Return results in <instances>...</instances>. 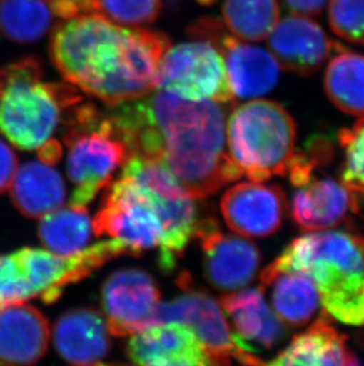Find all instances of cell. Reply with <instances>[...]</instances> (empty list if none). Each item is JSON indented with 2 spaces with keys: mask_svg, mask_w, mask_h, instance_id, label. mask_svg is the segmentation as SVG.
<instances>
[{
  "mask_svg": "<svg viewBox=\"0 0 364 366\" xmlns=\"http://www.w3.org/2000/svg\"><path fill=\"white\" fill-rule=\"evenodd\" d=\"M220 304L233 325L234 339L248 364L264 365L256 355V346L272 349L282 342L286 331L284 322L266 304L261 287L225 294Z\"/></svg>",
  "mask_w": 364,
  "mask_h": 366,
  "instance_id": "cell-14",
  "label": "cell"
},
{
  "mask_svg": "<svg viewBox=\"0 0 364 366\" xmlns=\"http://www.w3.org/2000/svg\"><path fill=\"white\" fill-rule=\"evenodd\" d=\"M36 297L19 252L0 256V310Z\"/></svg>",
  "mask_w": 364,
  "mask_h": 366,
  "instance_id": "cell-28",
  "label": "cell"
},
{
  "mask_svg": "<svg viewBox=\"0 0 364 366\" xmlns=\"http://www.w3.org/2000/svg\"><path fill=\"white\" fill-rule=\"evenodd\" d=\"M171 39L147 29H124L103 14L62 21L52 31L49 54L66 82L111 107L145 97Z\"/></svg>",
  "mask_w": 364,
  "mask_h": 366,
  "instance_id": "cell-2",
  "label": "cell"
},
{
  "mask_svg": "<svg viewBox=\"0 0 364 366\" xmlns=\"http://www.w3.org/2000/svg\"><path fill=\"white\" fill-rule=\"evenodd\" d=\"M347 335L333 327L327 315L306 331L295 335L270 365H358L360 360L348 349Z\"/></svg>",
  "mask_w": 364,
  "mask_h": 366,
  "instance_id": "cell-20",
  "label": "cell"
},
{
  "mask_svg": "<svg viewBox=\"0 0 364 366\" xmlns=\"http://www.w3.org/2000/svg\"><path fill=\"white\" fill-rule=\"evenodd\" d=\"M93 235H108L128 245L138 256L155 248L163 236L161 219L145 187L128 177L106 187L101 209L93 221Z\"/></svg>",
  "mask_w": 364,
  "mask_h": 366,
  "instance_id": "cell-7",
  "label": "cell"
},
{
  "mask_svg": "<svg viewBox=\"0 0 364 366\" xmlns=\"http://www.w3.org/2000/svg\"><path fill=\"white\" fill-rule=\"evenodd\" d=\"M102 14L117 24L141 26L151 24L161 12V0H100Z\"/></svg>",
  "mask_w": 364,
  "mask_h": 366,
  "instance_id": "cell-30",
  "label": "cell"
},
{
  "mask_svg": "<svg viewBox=\"0 0 364 366\" xmlns=\"http://www.w3.org/2000/svg\"><path fill=\"white\" fill-rule=\"evenodd\" d=\"M328 66L324 88L338 109L364 117V56L338 46Z\"/></svg>",
  "mask_w": 364,
  "mask_h": 366,
  "instance_id": "cell-23",
  "label": "cell"
},
{
  "mask_svg": "<svg viewBox=\"0 0 364 366\" xmlns=\"http://www.w3.org/2000/svg\"><path fill=\"white\" fill-rule=\"evenodd\" d=\"M194 236L201 242L205 275L214 288L233 292L255 279L261 262L255 243L223 234L213 218L199 219Z\"/></svg>",
  "mask_w": 364,
  "mask_h": 366,
  "instance_id": "cell-12",
  "label": "cell"
},
{
  "mask_svg": "<svg viewBox=\"0 0 364 366\" xmlns=\"http://www.w3.org/2000/svg\"><path fill=\"white\" fill-rule=\"evenodd\" d=\"M338 142L344 157L340 183L351 194L364 196V118L351 128L340 129Z\"/></svg>",
  "mask_w": 364,
  "mask_h": 366,
  "instance_id": "cell-27",
  "label": "cell"
},
{
  "mask_svg": "<svg viewBox=\"0 0 364 366\" xmlns=\"http://www.w3.org/2000/svg\"><path fill=\"white\" fill-rule=\"evenodd\" d=\"M48 320L37 308L18 304L0 310V365H31L48 351Z\"/></svg>",
  "mask_w": 364,
  "mask_h": 366,
  "instance_id": "cell-17",
  "label": "cell"
},
{
  "mask_svg": "<svg viewBox=\"0 0 364 366\" xmlns=\"http://www.w3.org/2000/svg\"><path fill=\"white\" fill-rule=\"evenodd\" d=\"M187 32L192 39L213 45L223 56L231 89L239 99L261 97L278 82L280 66L272 54L238 41L218 18H201Z\"/></svg>",
  "mask_w": 364,
  "mask_h": 366,
  "instance_id": "cell-9",
  "label": "cell"
},
{
  "mask_svg": "<svg viewBox=\"0 0 364 366\" xmlns=\"http://www.w3.org/2000/svg\"><path fill=\"white\" fill-rule=\"evenodd\" d=\"M52 14L45 0H1L0 30L19 44H31L49 31Z\"/></svg>",
  "mask_w": 364,
  "mask_h": 366,
  "instance_id": "cell-26",
  "label": "cell"
},
{
  "mask_svg": "<svg viewBox=\"0 0 364 366\" xmlns=\"http://www.w3.org/2000/svg\"><path fill=\"white\" fill-rule=\"evenodd\" d=\"M52 16L62 21L102 14L100 0H45Z\"/></svg>",
  "mask_w": 364,
  "mask_h": 366,
  "instance_id": "cell-32",
  "label": "cell"
},
{
  "mask_svg": "<svg viewBox=\"0 0 364 366\" xmlns=\"http://www.w3.org/2000/svg\"><path fill=\"white\" fill-rule=\"evenodd\" d=\"M113 107L110 122L128 154L165 163L194 199L243 176L225 149V112L219 102L187 100L165 90Z\"/></svg>",
  "mask_w": 364,
  "mask_h": 366,
  "instance_id": "cell-1",
  "label": "cell"
},
{
  "mask_svg": "<svg viewBox=\"0 0 364 366\" xmlns=\"http://www.w3.org/2000/svg\"><path fill=\"white\" fill-rule=\"evenodd\" d=\"M44 75L43 63L36 57H25L0 68V94L16 83L38 82Z\"/></svg>",
  "mask_w": 364,
  "mask_h": 366,
  "instance_id": "cell-31",
  "label": "cell"
},
{
  "mask_svg": "<svg viewBox=\"0 0 364 366\" xmlns=\"http://www.w3.org/2000/svg\"><path fill=\"white\" fill-rule=\"evenodd\" d=\"M340 45L303 14L284 18L268 35V49L279 66L298 75L317 73Z\"/></svg>",
  "mask_w": 364,
  "mask_h": 366,
  "instance_id": "cell-15",
  "label": "cell"
},
{
  "mask_svg": "<svg viewBox=\"0 0 364 366\" xmlns=\"http://www.w3.org/2000/svg\"><path fill=\"white\" fill-rule=\"evenodd\" d=\"M198 3L205 5V6H210L212 4L216 3V0H198Z\"/></svg>",
  "mask_w": 364,
  "mask_h": 366,
  "instance_id": "cell-36",
  "label": "cell"
},
{
  "mask_svg": "<svg viewBox=\"0 0 364 366\" xmlns=\"http://www.w3.org/2000/svg\"><path fill=\"white\" fill-rule=\"evenodd\" d=\"M278 0H225V25L238 39L259 41L268 37L279 21Z\"/></svg>",
  "mask_w": 364,
  "mask_h": 366,
  "instance_id": "cell-25",
  "label": "cell"
},
{
  "mask_svg": "<svg viewBox=\"0 0 364 366\" xmlns=\"http://www.w3.org/2000/svg\"><path fill=\"white\" fill-rule=\"evenodd\" d=\"M356 210L354 194L331 178H316L298 187L292 199V217L300 230L324 232L335 228Z\"/></svg>",
  "mask_w": 364,
  "mask_h": 366,
  "instance_id": "cell-19",
  "label": "cell"
},
{
  "mask_svg": "<svg viewBox=\"0 0 364 366\" xmlns=\"http://www.w3.org/2000/svg\"><path fill=\"white\" fill-rule=\"evenodd\" d=\"M17 169L18 159L14 149L0 140V194L11 187Z\"/></svg>",
  "mask_w": 364,
  "mask_h": 366,
  "instance_id": "cell-33",
  "label": "cell"
},
{
  "mask_svg": "<svg viewBox=\"0 0 364 366\" xmlns=\"http://www.w3.org/2000/svg\"><path fill=\"white\" fill-rule=\"evenodd\" d=\"M81 102L69 83H16L0 94V132L18 149H39Z\"/></svg>",
  "mask_w": 364,
  "mask_h": 366,
  "instance_id": "cell-5",
  "label": "cell"
},
{
  "mask_svg": "<svg viewBox=\"0 0 364 366\" xmlns=\"http://www.w3.org/2000/svg\"><path fill=\"white\" fill-rule=\"evenodd\" d=\"M66 197L62 177L43 162L21 165L11 184V198L14 207L26 217L43 218L59 210Z\"/></svg>",
  "mask_w": 364,
  "mask_h": 366,
  "instance_id": "cell-22",
  "label": "cell"
},
{
  "mask_svg": "<svg viewBox=\"0 0 364 366\" xmlns=\"http://www.w3.org/2000/svg\"><path fill=\"white\" fill-rule=\"evenodd\" d=\"M41 151H39V156H41V160L43 163L48 164H55L57 160L59 159V156H61V146H59V142H55V140H48V142H45L44 145H41Z\"/></svg>",
  "mask_w": 364,
  "mask_h": 366,
  "instance_id": "cell-35",
  "label": "cell"
},
{
  "mask_svg": "<svg viewBox=\"0 0 364 366\" xmlns=\"http://www.w3.org/2000/svg\"><path fill=\"white\" fill-rule=\"evenodd\" d=\"M69 146L68 176L75 184L70 207L86 210L96 194L113 180V173L127 159L128 149L109 118L74 124L64 137Z\"/></svg>",
  "mask_w": 364,
  "mask_h": 366,
  "instance_id": "cell-6",
  "label": "cell"
},
{
  "mask_svg": "<svg viewBox=\"0 0 364 366\" xmlns=\"http://www.w3.org/2000/svg\"><path fill=\"white\" fill-rule=\"evenodd\" d=\"M286 209L282 189L252 180L231 187L221 199V212L227 227L244 237L275 234L282 225Z\"/></svg>",
  "mask_w": 364,
  "mask_h": 366,
  "instance_id": "cell-13",
  "label": "cell"
},
{
  "mask_svg": "<svg viewBox=\"0 0 364 366\" xmlns=\"http://www.w3.org/2000/svg\"><path fill=\"white\" fill-rule=\"evenodd\" d=\"M266 268L305 274L327 315L347 325H364L363 237L330 230L308 232Z\"/></svg>",
  "mask_w": 364,
  "mask_h": 366,
  "instance_id": "cell-3",
  "label": "cell"
},
{
  "mask_svg": "<svg viewBox=\"0 0 364 366\" xmlns=\"http://www.w3.org/2000/svg\"><path fill=\"white\" fill-rule=\"evenodd\" d=\"M180 285L185 292L174 300L160 304L156 322H178L188 326L203 344L211 364L227 365L234 358L248 365V358L238 347L218 301L206 292L189 290L183 281Z\"/></svg>",
  "mask_w": 364,
  "mask_h": 366,
  "instance_id": "cell-10",
  "label": "cell"
},
{
  "mask_svg": "<svg viewBox=\"0 0 364 366\" xmlns=\"http://www.w3.org/2000/svg\"><path fill=\"white\" fill-rule=\"evenodd\" d=\"M181 1L182 0H167V3H168L171 6H176V5H179Z\"/></svg>",
  "mask_w": 364,
  "mask_h": 366,
  "instance_id": "cell-37",
  "label": "cell"
},
{
  "mask_svg": "<svg viewBox=\"0 0 364 366\" xmlns=\"http://www.w3.org/2000/svg\"><path fill=\"white\" fill-rule=\"evenodd\" d=\"M261 290L270 292L272 310L288 325H306L320 310L316 286L300 272L265 268L261 275Z\"/></svg>",
  "mask_w": 364,
  "mask_h": 366,
  "instance_id": "cell-21",
  "label": "cell"
},
{
  "mask_svg": "<svg viewBox=\"0 0 364 366\" xmlns=\"http://www.w3.org/2000/svg\"><path fill=\"white\" fill-rule=\"evenodd\" d=\"M109 330L98 312L79 308L56 322L54 344L59 356L74 365H96L109 355Z\"/></svg>",
  "mask_w": 364,
  "mask_h": 366,
  "instance_id": "cell-18",
  "label": "cell"
},
{
  "mask_svg": "<svg viewBox=\"0 0 364 366\" xmlns=\"http://www.w3.org/2000/svg\"><path fill=\"white\" fill-rule=\"evenodd\" d=\"M328 17L335 35L364 45V0H330Z\"/></svg>",
  "mask_w": 364,
  "mask_h": 366,
  "instance_id": "cell-29",
  "label": "cell"
},
{
  "mask_svg": "<svg viewBox=\"0 0 364 366\" xmlns=\"http://www.w3.org/2000/svg\"><path fill=\"white\" fill-rule=\"evenodd\" d=\"M93 234V221L88 211L59 209L41 218L38 236L49 252L73 255L86 248Z\"/></svg>",
  "mask_w": 364,
  "mask_h": 366,
  "instance_id": "cell-24",
  "label": "cell"
},
{
  "mask_svg": "<svg viewBox=\"0 0 364 366\" xmlns=\"http://www.w3.org/2000/svg\"><path fill=\"white\" fill-rule=\"evenodd\" d=\"M155 88L187 100L233 102L223 56L213 45L198 41L169 48L158 64Z\"/></svg>",
  "mask_w": 364,
  "mask_h": 366,
  "instance_id": "cell-8",
  "label": "cell"
},
{
  "mask_svg": "<svg viewBox=\"0 0 364 366\" xmlns=\"http://www.w3.org/2000/svg\"><path fill=\"white\" fill-rule=\"evenodd\" d=\"M297 128L273 101L253 100L234 109L227 124L230 156L248 179L264 183L285 176L295 156Z\"/></svg>",
  "mask_w": 364,
  "mask_h": 366,
  "instance_id": "cell-4",
  "label": "cell"
},
{
  "mask_svg": "<svg viewBox=\"0 0 364 366\" xmlns=\"http://www.w3.org/2000/svg\"><path fill=\"white\" fill-rule=\"evenodd\" d=\"M127 355L138 365L203 366L211 362L196 333L181 322L156 324L131 335Z\"/></svg>",
  "mask_w": 364,
  "mask_h": 366,
  "instance_id": "cell-16",
  "label": "cell"
},
{
  "mask_svg": "<svg viewBox=\"0 0 364 366\" xmlns=\"http://www.w3.org/2000/svg\"><path fill=\"white\" fill-rule=\"evenodd\" d=\"M101 302L110 335L127 337L158 324L160 290L143 270L123 269L111 274L101 290Z\"/></svg>",
  "mask_w": 364,
  "mask_h": 366,
  "instance_id": "cell-11",
  "label": "cell"
},
{
  "mask_svg": "<svg viewBox=\"0 0 364 366\" xmlns=\"http://www.w3.org/2000/svg\"><path fill=\"white\" fill-rule=\"evenodd\" d=\"M286 7L295 14L318 16L322 14L328 0H283Z\"/></svg>",
  "mask_w": 364,
  "mask_h": 366,
  "instance_id": "cell-34",
  "label": "cell"
}]
</instances>
